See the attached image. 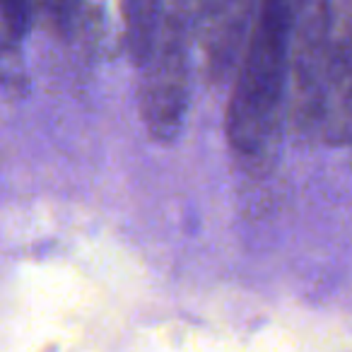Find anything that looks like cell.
<instances>
[{
	"instance_id": "7a4b0ae2",
	"label": "cell",
	"mask_w": 352,
	"mask_h": 352,
	"mask_svg": "<svg viewBox=\"0 0 352 352\" xmlns=\"http://www.w3.org/2000/svg\"><path fill=\"white\" fill-rule=\"evenodd\" d=\"M193 10L186 3L164 6L160 39L142 65L138 107L147 135L169 145L182 135L191 107Z\"/></svg>"
},
{
	"instance_id": "3957f363",
	"label": "cell",
	"mask_w": 352,
	"mask_h": 352,
	"mask_svg": "<svg viewBox=\"0 0 352 352\" xmlns=\"http://www.w3.org/2000/svg\"><path fill=\"white\" fill-rule=\"evenodd\" d=\"M201 20L203 65L208 80H222L227 70L241 60L251 36V6L244 3H215L208 6Z\"/></svg>"
},
{
	"instance_id": "277c9868",
	"label": "cell",
	"mask_w": 352,
	"mask_h": 352,
	"mask_svg": "<svg viewBox=\"0 0 352 352\" xmlns=\"http://www.w3.org/2000/svg\"><path fill=\"white\" fill-rule=\"evenodd\" d=\"M164 6L162 3H126L123 6V25H126V44L131 60L145 65L160 39Z\"/></svg>"
},
{
	"instance_id": "6da1fadb",
	"label": "cell",
	"mask_w": 352,
	"mask_h": 352,
	"mask_svg": "<svg viewBox=\"0 0 352 352\" xmlns=\"http://www.w3.org/2000/svg\"><path fill=\"white\" fill-rule=\"evenodd\" d=\"M292 6L265 3L258 8L236 70L225 123L227 142L246 164L263 160L278 138L292 58Z\"/></svg>"
}]
</instances>
